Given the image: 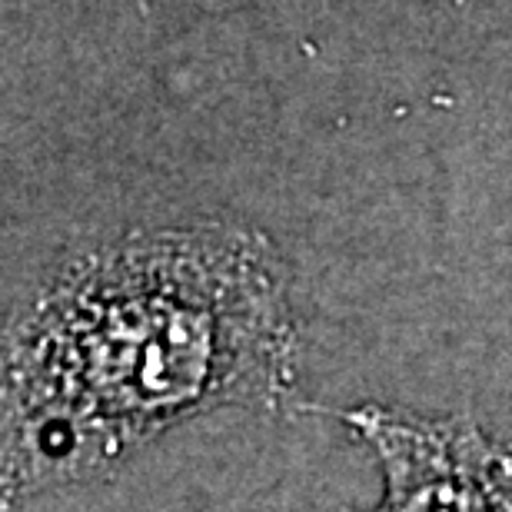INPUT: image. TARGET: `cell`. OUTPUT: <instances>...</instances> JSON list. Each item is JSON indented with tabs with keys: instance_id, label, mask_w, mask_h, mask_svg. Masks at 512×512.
I'll list each match as a JSON object with an SVG mask.
<instances>
[{
	"instance_id": "1",
	"label": "cell",
	"mask_w": 512,
	"mask_h": 512,
	"mask_svg": "<svg viewBox=\"0 0 512 512\" xmlns=\"http://www.w3.org/2000/svg\"><path fill=\"white\" fill-rule=\"evenodd\" d=\"M97 260L0 336V503L290 380L293 330L263 240L163 237Z\"/></svg>"
},
{
	"instance_id": "2",
	"label": "cell",
	"mask_w": 512,
	"mask_h": 512,
	"mask_svg": "<svg viewBox=\"0 0 512 512\" xmlns=\"http://www.w3.org/2000/svg\"><path fill=\"white\" fill-rule=\"evenodd\" d=\"M343 419L380 453L389 509L509 506V459L466 419H399L373 406Z\"/></svg>"
}]
</instances>
